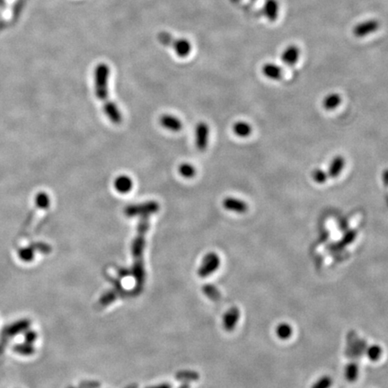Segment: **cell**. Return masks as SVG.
Wrapping results in <instances>:
<instances>
[{"mask_svg": "<svg viewBox=\"0 0 388 388\" xmlns=\"http://www.w3.org/2000/svg\"><path fill=\"white\" fill-rule=\"evenodd\" d=\"M179 174L184 178H193L196 175V169L194 165L188 163H182L179 165Z\"/></svg>", "mask_w": 388, "mask_h": 388, "instance_id": "2e32d148", "label": "cell"}, {"mask_svg": "<svg viewBox=\"0 0 388 388\" xmlns=\"http://www.w3.org/2000/svg\"><path fill=\"white\" fill-rule=\"evenodd\" d=\"M209 136H210L209 125L204 122H200L197 124L195 129V143L197 148L201 152L206 150L209 144Z\"/></svg>", "mask_w": 388, "mask_h": 388, "instance_id": "277c9868", "label": "cell"}, {"mask_svg": "<svg viewBox=\"0 0 388 388\" xmlns=\"http://www.w3.org/2000/svg\"><path fill=\"white\" fill-rule=\"evenodd\" d=\"M240 317L239 310L237 308H232L225 318V325L229 330L233 329Z\"/></svg>", "mask_w": 388, "mask_h": 388, "instance_id": "9a60e30c", "label": "cell"}, {"mask_svg": "<svg viewBox=\"0 0 388 388\" xmlns=\"http://www.w3.org/2000/svg\"><path fill=\"white\" fill-rule=\"evenodd\" d=\"M159 40L162 43L174 48L175 52L176 53L179 57L184 58V57L188 56L190 53H191L192 46H191L190 42L188 41H186V40H184V39L175 40L169 35L164 33V34L159 35Z\"/></svg>", "mask_w": 388, "mask_h": 388, "instance_id": "3957f363", "label": "cell"}, {"mask_svg": "<svg viewBox=\"0 0 388 388\" xmlns=\"http://www.w3.org/2000/svg\"><path fill=\"white\" fill-rule=\"evenodd\" d=\"M24 339H25V342L33 344L37 339V334L35 331H31V330L27 331V333L25 334V336H24Z\"/></svg>", "mask_w": 388, "mask_h": 388, "instance_id": "d4e9b609", "label": "cell"}, {"mask_svg": "<svg viewBox=\"0 0 388 388\" xmlns=\"http://www.w3.org/2000/svg\"><path fill=\"white\" fill-rule=\"evenodd\" d=\"M233 131L239 138H248L252 134L253 129L252 126L247 122L239 121L233 125Z\"/></svg>", "mask_w": 388, "mask_h": 388, "instance_id": "7c38bea8", "label": "cell"}, {"mask_svg": "<svg viewBox=\"0 0 388 388\" xmlns=\"http://www.w3.org/2000/svg\"><path fill=\"white\" fill-rule=\"evenodd\" d=\"M265 77L271 80H278L282 77V70L275 64H266L263 69Z\"/></svg>", "mask_w": 388, "mask_h": 388, "instance_id": "4fadbf2b", "label": "cell"}, {"mask_svg": "<svg viewBox=\"0 0 388 388\" xmlns=\"http://www.w3.org/2000/svg\"><path fill=\"white\" fill-rule=\"evenodd\" d=\"M18 255L20 260L25 263H30L35 259V250L32 247H25L19 250Z\"/></svg>", "mask_w": 388, "mask_h": 388, "instance_id": "ac0fdd59", "label": "cell"}, {"mask_svg": "<svg viewBox=\"0 0 388 388\" xmlns=\"http://www.w3.org/2000/svg\"><path fill=\"white\" fill-rule=\"evenodd\" d=\"M328 174L327 172L323 171L321 168H317L312 172V178L314 180V182H317L318 184H323L324 182H326L327 179H328Z\"/></svg>", "mask_w": 388, "mask_h": 388, "instance_id": "7402d4cb", "label": "cell"}, {"mask_svg": "<svg viewBox=\"0 0 388 388\" xmlns=\"http://www.w3.org/2000/svg\"><path fill=\"white\" fill-rule=\"evenodd\" d=\"M349 347L351 348V352L355 356H360L363 353H366L367 345L363 340L359 339L355 334H352L349 337Z\"/></svg>", "mask_w": 388, "mask_h": 388, "instance_id": "9c48e42d", "label": "cell"}, {"mask_svg": "<svg viewBox=\"0 0 388 388\" xmlns=\"http://www.w3.org/2000/svg\"><path fill=\"white\" fill-rule=\"evenodd\" d=\"M110 69L105 63L98 65L94 71V90L96 96L104 103V110L106 116L112 123L120 125L123 123V115L118 106L109 98L108 82Z\"/></svg>", "mask_w": 388, "mask_h": 388, "instance_id": "6da1fadb", "label": "cell"}, {"mask_svg": "<svg viewBox=\"0 0 388 388\" xmlns=\"http://www.w3.org/2000/svg\"><path fill=\"white\" fill-rule=\"evenodd\" d=\"M114 188L120 194H128L133 187L132 179L128 176H120L114 180Z\"/></svg>", "mask_w": 388, "mask_h": 388, "instance_id": "ba28073f", "label": "cell"}, {"mask_svg": "<svg viewBox=\"0 0 388 388\" xmlns=\"http://www.w3.org/2000/svg\"><path fill=\"white\" fill-rule=\"evenodd\" d=\"M358 376H359V368L357 364L351 363V364L348 365L347 368L345 370V376H346L348 381L354 382L357 379Z\"/></svg>", "mask_w": 388, "mask_h": 388, "instance_id": "ffe728a7", "label": "cell"}, {"mask_svg": "<svg viewBox=\"0 0 388 388\" xmlns=\"http://www.w3.org/2000/svg\"><path fill=\"white\" fill-rule=\"evenodd\" d=\"M223 207L229 212L235 213H245L248 211V205L247 202L235 197H227L222 202Z\"/></svg>", "mask_w": 388, "mask_h": 388, "instance_id": "5b68a950", "label": "cell"}, {"mask_svg": "<svg viewBox=\"0 0 388 388\" xmlns=\"http://www.w3.org/2000/svg\"><path fill=\"white\" fill-rule=\"evenodd\" d=\"M35 204L40 209H47L51 205L50 196L46 193H39L35 197Z\"/></svg>", "mask_w": 388, "mask_h": 388, "instance_id": "44dd1931", "label": "cell"}, {"mask_svg": "<svg viewBox=\"0 0 388 388\" xmlns=\"http://www.w3.org/2000/svg\"><path fill=\"white\" fill-rule=\"evenodd\" d=\"M299 59V53L297 50H288L283 54L282 59L287 64H294Z\"/></svg>", "mask_w": 388, "mask_h": 388, "instance_id": "603a6c76", "label": "cell"}, {"mask_svg": "<svg viewBox=\"0 0 388 388\" xmlns=\"http://www.w3.org/2000/svg\"><path fill=\"white\" fill-rule=\"evenodd\" d=\"M383 181L386 185H388V169L384 171L383 173Z\"/></svg>", "mask_w": 388, "mask_h": 388, "instance_id": "484cf974", "label": "cell"}, {"mask_svg": "<svg viewBox=\"0 0 388 388\" xmlns=\"http://www.w3.org/2000/svg\"><path fill=\"white\" fill-rule=\"evenodd\" d=\"M346 165V160L342 156H336L332 159L328 167V176L331 178H337L341 176L342 171Z\"/></svg>", "mask_w": 388, "mask_h": 388, "instance_id": "52a82bcc", "label": "cell"}, {"mask_svg": "<svg viewBox=\"0 0 388 388\" xmlns=\"http://www.w3.org/2000/svg\"><path fill=\"white\" fill-rule=\"evenodd\" d=\"M341 96L339 94L332 93L326 95L323 100V108L326 111H335L341 104Z\"/></svg>", "mask_w": 388, "mask_h": 388, "instance_id": "8fae6325", "label": "cell"}, {"mask_svg": "<svg viewBox=\"0 0 388 388\" xmlns=\"http://www.w3.org/2000/svg\"><path fill=\"white\" fill-rule=\"evenodd\" d=\"M29 326L30 322L28 320H22V321H19L18 323H14L12 325L6 327L3 332V335H5L6 337L17 335L18 334L28 329Z\"/></svg>", "mask_w": 388, "mask_h": 388, "instance_id": "30bf717a", "label": "cell"}, {"mask_svg": "<svg viewBox=\"0 0 388 388\" xmlns=\"http://www.w3.org/2000/svg\"><path fill=\"white\" fill-rule=\"evenodd\" d=\"M160 205L156 200H148L146 202H141L138 204H130L125 207L124 214L128 218H134V217H143V216H150L159 212Z\"/></svg>", "mask_w": 388, "mask_h": 388, "instance_id": "7a4b0ae2", "label": "cell"}, {"mask_svg": "<svg viewBox=\"0 0 388 388\" xmlns=\"http://www.w3.org/2000/svg\"><path fill=\"white\" fill-rule=\"evenodd\" d=\"M332 385L333 379L329 376H323L313 385L312 388H330Z\"/></svg>", "mask_w": 388, "mask_h": 388, "instance_id": "cb8c5ba5", "label": "cell"}, {"mask_svg": "<svg viewBox=\"0 0 388 388\" xmlns=\"http://www.w3.org/2000/svg\"><path fill=\"white\" fill-rule=\"evenodd\" d=\"M159 122L162 127L170 131L178 132L182 129V123L181 120L171 114H163L159 119Z\"/></svg>", "mask_w": 388, "mask_h": 388, "instance_id": "8992f818", "label": "cell"}, {"mask_svg": "<svg viewBox=\"0 0 388 388\" xmlns=\"http://www.w3.org/2000/svg\"><path fill=\"white\" fill-rule=\"evenodd\" d=\"M14 350L16 353L20 355H23V356H31L35 352V349L34 348L33 344H30L27 342L23 343V344H18Z\"/></svg>", "mask_w": 388, "mask_h": 388, "instance_id": "e0dca14e", "label": "cell"}, {"mask_svg": "<svg viewBox=\"0 0 388 388\" xmlns=\"http://www.w3.org/2000/svg\"><path fill=\"white\" fill-rule=\"evenodd\" d=\"M382 348L378 345H372L368 350H366V353L369 357V359L372 361H377L382 356Z\"/></svg>", "mask_w": 388, "mask_h": 388, "instance_id": "d6986e66", "label": "cell"}, {"mask_svg": "<svg viewBox=\"0 0 388 388\" xmlns=\"http://www.w3.org/2000/svg\"><path fill=\"white\" fill-rule=\"evenodd\" d=\"M293 334V329L290 324L287 323H280L276 328V335L281 340H288Z\"/></svg>", "mask_w": 388, "mask_h": 388, "instance_id": "5bb4252c", "label": "cell"}]
</instances>
